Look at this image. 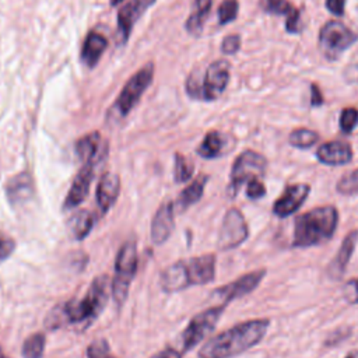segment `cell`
I'll return each mask as SVG.
<instances>
[{
    "mask_svg": "<svg viewBox=\"0 0 358 358\" xmlns=\"http://www.w3.org/2000/svg\"><path fill=\"white\" fill-rule=\"evenodd\" d=\"M109 288L112 289L109 277L106 274L98 275L92 280L90 288L83 298L70 299L53 308L45 320L46 327L56 330L66 324L85 326L94 322L108 302Z\"/></svg>",
    "mask_w": 358,
    "mask_h": 358,
    "instance_id": "obj_1",
    "label": "cell"
},
{
    "mask_svg": "<svg viewBox=\"0 0 358 358\" xmlns=\"http://www.w3.org/2000/svg\"><path fill=\"white\" fill-rule=\"evenodd\" d=\"M270 320L266 317L241 322L211 337L199 351V358H232L257 345L266 336Z\"/></svg>",
    "mask_w": 358,
    "mask_h": 358,
    "instance_id": "obj_2",
    "label": "cell"
},
{
    "mask_svg": "<svg viewBox=\"0 0 358 358\" xmlns=\"http://www.w3.org/2000/svg\"><path fill=\"white\" fill-rule=\"evenodd\" d=\"M338 225V210L334 206H319L294 220L292 248L306 249L333 238Z\"/></svg>",
    "mask_w": 358,
    "mask_h": 358,
    "instance_id": "obj_3",
    "label": "cell"
},
{
    "mask_svg": "<svg viewBox=\"0 0 358 358\" xmlns=\"http://www.w3.org/2000/svg\"><path fill=\"white\" fill-rule=\"evenodd\" d=\"M215 255H203L179 260L168 266L159 277L161 288L168 292H179L192 285H204L215 277Z\"/></svg>",
    "mask_w": 358,
    "mask_h": 358,
    "instance_id": "obj_4",
    "label": "cell"
},
{
    "mask_svg": "<svg viewBox=\"0 0 358 358\" xmlns=\"http://www.w3.org/2000/svg\"><path fill=\"white\" fill-rule=\"evenodd\" d=\"M229 81V63L224 59L215 60L208 64L201 81L194 78L193 74L189 76L186 83V91L192 98L214 101L217 99Z\"/></svg>",
    "mask_w": 358,
    "mask_h": 358,
    "instance_id": "obj_5",
    "label": "cell"
},
{
    "mask_svg": "<svg viewBox=\"0 0 358 358\" xmlns=\"http://www.w3.org/2000/svg\"><path fill=\"white\" fill-rule=\"evenodd\" d=\"M137 270V246L133 239L126 241L116 256L115 277L112 281V295L122 305L126 301L130 284Z\"/></svg>",
    "mask_w": 358,
    "mask_h": 358,
    "instance_id": "obj_6",
    "label": "cell"
},
{
    "mask_svg": "<svg viewBox=\"0 0 358 358\" xmlns=\"http://www.w3.org/2000/svg\"><path fill=\"white\" fill-rule=\"evenodd\" d=\"M267 171V159L264 155L253 151L246 150L241 152L231 168L229 175V193L236 196L243 185H246L250 179L260 178L263 179Z\"/></svg>",
    "mask_w": 358,
    "mask_h": 358,
    "instance_id": "obj_7",
    "label": "cell"
},
{
    "mask_svg": "<svg viewBox=\"0 0 358 358\" xmlns=\"http://www.w3.org/2000/svg\"><path fill=\"white\" fill-rule=\"evenodd\" d=\"M357 35L340 21L326 22L319 32V49L329 60L338 59L357 41Z\"/></svg>",
    "mask_w": 358,
    "mask_h": 358,
    "instance_id": "obj_8",
    "label": "cell"
},
{
    "mask_svg": "<svg viewBox=\"0 0 358 358\" xmlns=\"http://www.w3.org/2000/svg\"><path fill=\"white\" fill-rule=\"evenodd\" d=\"M224 309H225V305L220 303L192 317V320L187 323V326L185 327L180 336V344H182L183 352H187L192 348H194L200 341H203L207 337L208 333L214 330Z\"/></svg>",
    "mask_w": 358,
    "mask_h": 358,
    "instance_id": "obj_9",
    "label": "cell"
},
{
    "mask_svg": "<svg viewBox=\"0 0 358 358\" xmlns=\"http://www.w3.org/2000/svg\"><path fill=\"white\" fill-rule=\"evenodd\" d=\"M152 77L154 64L147 63L141 70H138L129 78L115 102V109L119 116L123 117L130 113V110L138 103L148 85L152 83Z\"/></svg>",
    "mask_w": 358,
    "mask_h": 358,
    "instance_id": "obj_10",
    "label": "cell"
},
{
    "mask_svg": "<svg viewBox=\"0 0 358 358\" xmlns=\"http://www.w3.org/2000/svg\"><path fill=\"white\" fill-rule=\"evenodd\" d=\"M249 236L248 222L241 210L236 207L229 208L222 220V225L218 235V248L221 250H229L242 245Z\"/></svg>",
    "mask_w": 358,
    "mask_h": 358,
    "instance_id": "obj_11",
    "label": "cell"
},
{
    "mask_svg": "<svg viewBox=\"0 0 358 358\" xmlns=\"http://www.w3.org/2000/svg\"><path fill=\"white\" fill-rule=\"evenodd\" d=\"M267 270L266 268H257L253 271H249L241 277H238L236 280L217 288L213 291V296L215 299H218L220 303L227 305L228 302L234 301V299H239L248 294H250L252 291H255L259 284L263 281V278L266 277Z\"/></svg>",
    "mask_w": 358,
    "mask_h": 358,
    "instance_id": "obj_12",
    "label": "cell"
},
{
    "mask_svg": "<svg viewBox=\"0 0 358 358\" xmlns=\"http://www.w3.org/2000/svg\"><path fill=\"white\" fill-rule=\"evenodd\" d=\"M310 193V186L308 183H294L288 185L281 196L273 204V214L278 218H287L296 213L298 208L306 201Z\"/></svg>",
    "mask_w": 358,
    "mask_h": 358,
    "instance_id": "obj_13",
    "label": "cell"
},
{
    "mask_svg": "<svg viewBox=\"0 0 358 358\" xmlns=\"http://www.w3.org/2000/svg\"><path fill=\"white\" fill-rule=\"evenodd\" d=\"M98 161H90L84 162L76 178L73 179V183L67 192V196L63 203L64 210H73L74 207L80 206L84 199L87 197L92 179H94V168Z\"/></svg>",
    "mask_w": 358,
    "mask_h": 358,
    "instance_id": "obj_14",
    "label": "cell"
},
{
    "mask_svg": "<svg viewBox=\"0 0 358 358\" xmlns=\"http://www.w3.org/2000/svg\"><path fill=\"white\" fill-rule=\"evenodd\" d=\"M155 0H130L126 3L117 13V32H119V43L123 45L136 24V21L144 14V11L151 7Z\"/></svg>",
    "mask_w": 358,
    "mask_h": 358,
    "instance_id": "obj_15",
    "label": "cell"
},
{
    "mask_svg": "<svg viewBox=\"0 0 358 358\" xmlns=\"http://www.w3.org/2000/svg\"><path fill=\"white\" fill-rule=\"evenodd\" d=\"M358 242V229H352L350 231L341 241V245L338 248L337 255H334V257L331 259L329 267H327V274L333 278V280H338L344 275L348 263L354 255L355 246Z\"/></svg>",
    "mask_w": 358,
    "mask_h": 358,
    "instance_id": "obj_16",
    "label": "cell"
},
{
    "mask_svg": "<svg viewBox=\"0 0 358 358\" xmlns=\"http://www.w3.org/2000/svg\"><path fill=\"white\" fill-rule=\"evenodd\" d=\"M316 158L320 164L330 166L345 165L352 159V147L343 140L327 141L316 150Z\"/></svg>",
    "mask_w": 358,
    "mask_h": 358,
    "instance_id": "obj_17",
    "label": "cell"
},
{
    "mask_svg": "<svg viewBox=\"0 0 358 358\" xmlns=\"http://www.w3.org/2000/svg\"><path fill=\"white\" fill-rule=\"evenodd\" d=\"M173 203L171 201H164L157 213L154 214V218L151 221V239L155 245L164 243L169 235L172 234V229L175 227V220H173Z\"/></svg>",
    "mask_w": 358,
    "mask_h": 358,
    "instance_id": "obj_18",
    "label": "cell"
},
{
    "mask_svg": "<svg viewBox=\"0 0 358 358\" xmlns=\"http://www.w3.org/2000/svg\"><path fill=\"white\" fill-rule=\"evenodd\" d=\"M120 192V179L116 173L106 172L98 182L96 186V204L102 214L108 213L115 204Z\"/></svg>",
    "mask_w": 358,
    "mask_h": 358,
    "instance_id": "obj_19",
    "label": "cell"
},
{
    "mask_svg": "<svg viewBox=\"0 0 358 358\" xmlns=\"http://www.w3.org/2000/svg\"><path fill=\"white\" fill-rule=\"evenodd\" d=\"M34 192V182L27 172H21L10 178L6 183V193L11 204L25 203Z\"/></svg>",
    "mask_w": 358,
    "mask_h": 358,
    "instance_id": "obj_20",
    "label": "cell"
},
{
    "mask_svg": "<svg viewBox=\"0 0 358 358\" xmlns=\"http://www.w3.org/2000/svg\"><path fill=\"white\" fill-rule=\"evenodd\" d=\"M105 151H108V145L102 144V138L98 131H92L76 143V154L83 164L98 161L101 154Z\"/></svg>",
    "mask_w": 358,
    "mask_h": 358,
    "instance_id": "obj_21",
    "label": "cell"
},
{
    "mask_svg": "<svg viewBox=\"0 0 358 358\" xmlns=\"http://www.w3.org/2000/svg\"><path fill=\"white\" fill-rule=\"evenodd\" d=\"M106 46L108 42L105 36L98 32H90L81 48V60L87 67L92 69L98 63L101 55L105 52Z\"/></svg>",
    "mask_w": 358,
    "mask_h": 358,
    "instance_id": "obj_22",
    "label": "cell"
},
{
    "mask_svg": "<svg viewBox=\"0 0 358 358\" xmlns=\"http://www.w3.org/2000/svg\"><path fill=\"white\" fill-rule=\"evenodd\" d=\"M95 224V215L90 210H80L73 214L67 222V228L70 235L76 241H81L88 236L92 227Z\"/></svg>",
    "mask_w": 358,
    "mask_h": 358,
    "instance_id": "obj_23",
    "label": "cell"
},
{
    "mask_svg": "<svg viewBox=\"0 0 358 358\" xmlns=\"http://www.w3.org/2000/svg\"><path fill=\"white\" fill-rule=\"evenodd\" d=\"M208 176L207 175H199L189 186H186L180 193L179 197L176 200V204L180 210H186L190 206H193L194 203H197L203 193H204V187L207 185Z\"/></svg>",
    "mask_w": 358,
    "mask_h": 358,
    "instance_id": "obj_24",
    "label": "cell"
},
{
    "mask_svg": "<svg viewBox=\"0 0 358 358\" xmlns=\"http://www.w3.org/2000/svg\"><path fill=\"white\" fill-rule=\"evenodd\" d=\"M224 143L225 141H224V137L221 133H218L215 130L208 131L204 136L200 145L197 147V154L206 159L217 158L221 155V152L224 150Z\"/></svg>",
    "mask_w": 358,
    "mask_h": 358,
    "instance_id": "obj_25",
    "label": "cell"
},
{
    "mask_svg": "<svg viewBox=\"0 0 358 358\" xmlns=\"http://www.w3.org/2000/svg\"><path fill=\"white\" fill-rule=\"evenodd\" d=\"M211 8V0H194V8L186 21V29L190 34H199L204 25V20Z\"/></svg>",
    "mask_w": 358,
    "mask_h": 358,
    "instance_id": "obj_26",
    "label": "cell"
},
{
    "mask_svg": "<svg viewBox=\"0 0 358 358\" xmlns=\"http://www.w3.org/2000/svg\"><path fill=\"white\" fill-rule=\"evenodd\" d=\"M319 140V134L310 129H295L291 131L288 141L292 147L299 148V150H306L310 148L313 144H316Z\"/></svg>",
    "mask_w": 358,
    "mask_h": 358,
    "instance_id": "obj_27",
    "label": "cell"
},
{
    "mask_svg": "<svg viewBox=\"0 0 358 358\" xmlns=\"http://www.w3.org/2000/svg\"><path fill=\"white\" fill-rule=\"evenodd\" d=\"M45 334L34 333L25 338L22 344V357L24 358H42L45 350Z\"/></svg>",
    "mask_w": 358,
    "mask_h": 358,
    "instance_id": "obj_28",
    "label": "cell"
},
{
    "mask_svg": "<svg viewBox=\"0 0 358 358\" xmlns=\"http://www.w3.org/2000/svg\"><path fill=\"white\" fill-rule=\"evenodd\" d=\"M336 190L343 196L358 194V168L343 175L336 183Z\"/></svg>",
    "mask_w": 358,
    "mask_h": 358,
    "instance_id": "obj_29",
    "label": "cell"
},
{
    "mask_svg": "<svg viewBox=\"0 0 358 358\" xmlns=\"http://www.w3.org/2000/svg\"><path fill=\"white\" fill-rule=\"evenodd\" d=\"M193 175V164L182 154H175V169L173 178L178 183L187 182Z\"/></svg>",
    "mask_w": 358,
    "mask_h": 358,
    "instance_id": "obj_30",
    "label": "cell"
},
{
    "mask_svg": "<svg viewBox=\"0 0 358 358\" xmlns=\"http://www.w3.org/2000/svg\"><path fill=\"white\" fill-rule=\"evenodd\" d=\"M239 4L236 0H224L218 8V21L220 24L225 25L231 21H234L238 15Z\"/></svg>",
    "mask_w": 358,
    "mask_h": 358,
    "instance_id": "obj_31",
    "label": "cell"
},
{
    "mask_svg": "<svg viewBox=\"0 0 358 358\" xmlns=\"http://www.w3.org/2000/svg\"><path fill=\"white\" fill-rule=\"evenodd\" d=\"M358 124V109L345 108L340 115V129L343 133H351Z\"/></svg>",
    "mask_w": 358,
    "mask_h": 358,
    "instance_id": "obj_32",
    "label": "cell"
},
{
    "mask_svg": "<svg viewBox=\"0 0 358 358\" xmlns=\"http://www.w3.org/2000/svg\"><path fill=\"white\" fill-rule=\"evenodd\" d=\"M262 7L266 13L277 15H288L294 10L287 0H262Z\"/></svg>",
    "mask_w": 358,
    "mask_h": 358,
    "instance_id": "obj_33",
    "label": "cell"
},
{
    "mask_svg": "<svg viewBox=\"0 0 358 358\" xmlns=\"http://www.w3.org/2000/svg\"><path fill=\"white\" fill-rule=\"evenodd\" d=\"M109 352H110L109 344L105 338L94 340L87 348V357L88 358H112Z\"/></svg>",
    "mask_w": 358,
    "mask_h": 358,
    "instance_id": "obj_34",
    "label": "cell"
},
{
    "mask_svg": "<svg viewBox=\"0 0 358 358\" xmlns=\"http://www.w3.org/2000/svg\"><path fill=\"white\" fill-rule=\"evenodd\" d=\"M266 186L263 185L262 179L260 178H255V179H250L248 183H246V197L250 199V200H257V199H262L266 196Z\"/></svg>",
    "mask_w": 358,
    "mask_h": 358,
    "instance_id": "obj_35",
    "label": "cell"
},
{
    "mask_svg": "<svg viewBox=\"0 0 358 358\" xmlns=\"http://www.w3.org/2000/svg\"><path fill=\"white\" fill-rule=\"evenodd\" d=\"M15 249V242L11 236L0 232V263L11 256Z\"/></svg>",
    "mask_w": 358,
    "mask_h": 358,
    "instance_id": "obj_36",
    "label": "cell"
},
{
    "mask_svg": "<svg viewBox=\"0 0 358 358\" xmlns=\"http://www.w3.org/2000/svg\"><path fill=\"white\" fill-rule=\"evenodd\" d=\"M241 48V36L234 34V35H228L224 38L222 43H221V50L225 55H232L236 53Z\"/></svg>",
    "mask_w": 358,
    "mask_h": 358,
    "instance_id": "obj_37",
    "label": "cell"
},
{
    "mask_svg": "<svg viewBox=\"0 0 358 358\" xmlns=\"http://www.w3.org/2000/svg\"><path fill=\"white\" fill-rule=\"evenodd\" d=\"M285 28L288 32L295 34L299 31V11L298 10H292L288 15H287V24Z\"/></svg>",
    "mask_w": 358,
    "mask_h": 358,
    "instance_id": "obj_38",
    "label": "cell"
},
{
    "mask_svg": "<svg viewBox=\"0 0 358 358\" xmlns=\"http://www.w3.org/2000/svg\"><path fill=\"white\" fill-rule=\"evenodd\" d=\"M326 7L330 13L336 15H343L344 7H345V0H326Z\"/></svg>",
    "mask_w": 358,
    "mask_h": 358,
    "instance_id": "obj_39",
    "label": "cell"
},
{
    "mask_svg": "<svg viewBox=\"0 0 358 358\" xmlns=\"http://www.w3.org/2000/svg\"><path fill=\"white\" fill-rule=\"evenodd\" d=\"M151 358H180V352H178L173 348H165V350L157 352L155 355H152Z\"/></svg>",
    "mask_w": 358,
    "mask_h": 358,
    "instance_id": "obj_40",
    "label": "cell"
},
{
    "mask_svg": "<svg viewBox=\"0 0 358 358\" xmlns=\"http://www.w3.org/2000/svg\"><path fill=\"white\" fill-rule=\"evenodd\" d=\"M310 92H312V96H310V102H312V106H319L323 103V96L317 88V85H312L310 87Z\"/></svg>",
    "mask_w": 358,
    "mask_h": 358,
    "instance_id": "obj_41",
    "label": "cell"
},
{
    "mask_svg": "<svg viewBox=\"0 0 358 358\" xmlns=\"http://www.w3.org/2000/svg\"><path fill=\"white\" fill-rule=\"evenodd\" d=\"M348 287L352 289V294H351V302L352 303H358V277L351 280L348 282Z\"/></svg>",
    "mask_w": 358,
    "mask_h": 358,
    "instance_id": "obj_42",
    "label": "cell"
},
{
    "mask_svg": "<svg viewBox=\"0 0 358 358\" xmlns=\"http://www.w3.org/2000/svg\"><path fill=\"white\" fill-rule=\"evenodd\" d=\"M344 358H358V350H352V351H350Z\"/></svg>",
    "mask_w": 358,
    "mask_h": 358,
    "instance_id": "obj_43",
    "label": "cell"
},
{
    "mask_svg": "<svg viewBox=\"0 0 358 358\" xmlns=\"http://www.w3.org/2000/svg\"><path fill=\"white\" fill-rule=\"evenodd\" d=\"M120 1H123V0H110V6H117Z\"/></svg>",
    "mask_w": 358,
    "mask_h": 358,
    "instance_id": "obj_44",
    "label": "cell"
},
{
    "mask_svg": "<svg viewBox=\"0 0 358 358\" xmlns=\"http://www.w3.org/2000/svg\"><path fill=\"white\" fill-rule=\"evenodd\" d=\"M0 358H6V355L3 354V350H1V347H0Z\"/></svg>",
    "mask_w": 358,
    "mask_h": 358,
    "instance_id": "obj_45",
    "label": "cell"
},
{
    "mask_svg": "<svg viewBox=\"0 0 358 358\" xmlns=\"http://www.w3.org/2000/svg\"><path fill=\"white\" fill-rule=\"evenodd\" d=\"M6 358H7V357H6Z\"/></svg>",
    "mask_w": 358,
    "mask_h": 358,
    "instance_id": "obj_46",
    "label": "cell"
}]
</instances>
